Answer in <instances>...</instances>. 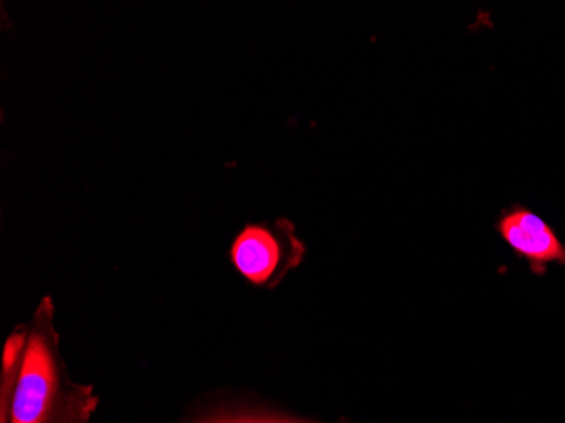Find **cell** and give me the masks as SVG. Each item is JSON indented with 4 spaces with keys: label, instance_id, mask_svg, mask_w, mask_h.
I'll list each match as a JSON object with an SVG mask.
<instances>
[{
    "label": "cell",
    "instance_id": "cell-1",
    "mask_svg": "<svg viewBox=\"0 0 565 423\" xmlns=\"http://www.w3.org/2000/svg\"><path fill=\"white\" fill-rule=\"evenodd\" d=\"M50 297L31 322L8 337L0 374V423H90L98 406L94 387L66 373Z\"/></svg>",
    "mask_w": 565,
    "mask_h": 423
},
{
    "label": "cell",
    "instance_id": "cell-2",
    "mask_svg": "<svg viewBox=\"0 0 565 423\" xmlns=\"http://www.w3.org/2000/svg\"><path fill=\"white\" fill-rule=\"evenodd\" d=\"M305 244L298 240L294 222L247 224L231 246L234 268L256 286L276 288L288 273L300 266Z\"/></svg>",
    "mask_w": 565,
    "mask_h": 423
},
{
    "label": "cell",
    "instance_id": "cell-3",
    "mask_svg": "<svg viewBox=\"0 0 565 423\" xmlns=\"http://www.w3.org/2000/svg\"><path fill=\"white\" fill-rule=\"evenodd\" d=\"M504 243L530 264L535 275H544L551 263L565 266V244L554 229L523 205H511L497 222Z\"/></svg>",
    "mask_w": 565,
    "mask_h": 423
},
{
    "label": "cell",
    "instance_id": "cell-4",
    "mask_svg": "<svg viewBox=\"0 0 565 423\" xmlns=\"http://www.w3.org/2000/svg\"><path fill=\"white\" fill-rule=\"evenodd\" d=\"M202 423H300L294 422V420L285 419H273V416H253V415H241V416H218V419H211L207 422Z\"/></svg>",
    "mask_w": 565,
    "mask_h": 423
}]
</instances>
